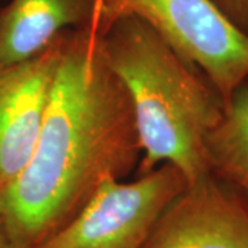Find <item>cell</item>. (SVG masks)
Returning <instances> with one entry per match:
<instances>
[{
  "mask_svg": "<svg viewBox=\"0 0 248 248\" xmlns=\"http://www.w3.org/2000/svg\"><path fill=\"white\" fill-rule=\"evenodd\" d=\"M141 156L130 95L108 63L102 32L72 29L35 151L0 192V226L11 247L51 237L104 178L128 175Z\"/></svg>",
  "mask_w": 248,
  "mask_h": 248,
  "instance_id": "6da1fadb",
  "label": "cell"
},
{
  "mask_svg": "<svg viewBox=\"0 0 248 248\" xmlns=\"http://www.w3.org/2000/svg\"><path fill=\"white\" fill-rule=\"evenodd\" d=\"M102 45L133 105L142 148L138 174L163 163L181 170L189 184L208 174L205 138L225 110L211 81L141 18L116 19Z\"/></svg>",
  "mask_w": 248,
  "mask_h": 248,
  "instance_id": "7a4b0ae2",
  "label": "cell"
},
{
  "mask_svg": "<svg viewBox=\"0 0 248 248\" xmlns=\"http://www.w3.org/2000/svg\"><path fill=\"white\" fill-rule=\"evenodd\" d=\"M125 16L141 18L199 68L225 104L248 79V35L213 0H99L102 33Z\"/></svg>",
  "mask_w": 248,
  "mask_h": 248,
  "instance_id": "3957f363",
  "label": "cell"
},
{
  "mask_svg": "<svg viewBox=\"0 0 248 248\" xmlns=\"http://www.w3.org/2000/svg\"><path fill=\"white\" fill-rule=\"evenodd\" d=\"M187 185L171 163L127 184L108 175L79 214L35 248H142Z\"/></svg>",
  "mask_w": 248,
  "mask_h": 248,
  "instance_id": "277c9868",
  "label": "cell"
},
{
  "mask_svg": "<svg viewBox=\"0 0 248 248\" xmlns=\"http://www.w3.org/2000/svg\"><path fill=\"white\" fill-rule=\"evenodd\" d=\"M71 31L33 58L0 69V192L35 151Z\"/></svg>",
  "mask_w": 248,
  "mask_h": 248,
  "instance_id": "5b68a950",
  "label": "cell"
},
{
  "mask_svg": "<svg viewBox=\"0 0 248 248\" xmlns=\"http://www.w3.org/2000/svg\"><path fill=\"white\" fill-rule=\"evenodd\" d=\"M142 248H248V199L208 172L170 204Z\"/></svg>",
  "mask_w": 248,
  "mask_h": 248,
  "instance_id": "8992f818",
  "label": "cell"
},
{
  "mask_svg": "<svg viewBox=\"0 0 248 248\" xmlns=\"http://www.w3.org/2000/svg\"><path fill=\"white\" fill-rule=\"evenodd\" d=\"M98 18L99 0H10L0 9V69L33 58L68 29L99 31Z\"/></svg>",
  "mask_w": 248,
  "mask_h": 248,
  "instance_id": "52a82bcc",
  "label": "cell"
},
{
  "mask_svg": "<svg viewBox=\"0 0 248 248\" xmlns=\"http://www.w3.org/2000/svg\"><path fill=\"white\" fill-rule=\"evenodd\" d=\"M210 172L248 199V79L232 93L205 138Z\"/></svg>",
  "mask_w": 248,
  "mask_h": 248,
  "instance_id": "ba28073f",
  "label": "cell"
},
{
  "mask_svg": "<svg viewBox=\"0 0 248 248\" xmlns=\"http://www.w3.org/2000/svg\"><path fill=\"white\" fill-rule=\"evenodd\" d=\"M232 22L248 35V0H213Z\"/></svg>",
  "mask_w": 248,
  "mask_h": 248,
  "instance_id": "9c48e42d",
  "label": "cell"
},
{
  "mask_svg": "<svg viewBox=\"0 0 248 248\" xmlns=\"http://www.w3.org/2000/svg\"><path fill=\"white\" fill-rule=\"evenodd\" d=\"M0 248H13L11 244H10L9 239L6 237L4 232L1 229V226H0Z\"/></svg>",
  "mask_w": 248,
  "mask_h": 248,
  "instance_id": "30bf717a",
  "label": "cell"
}]
</instances>
